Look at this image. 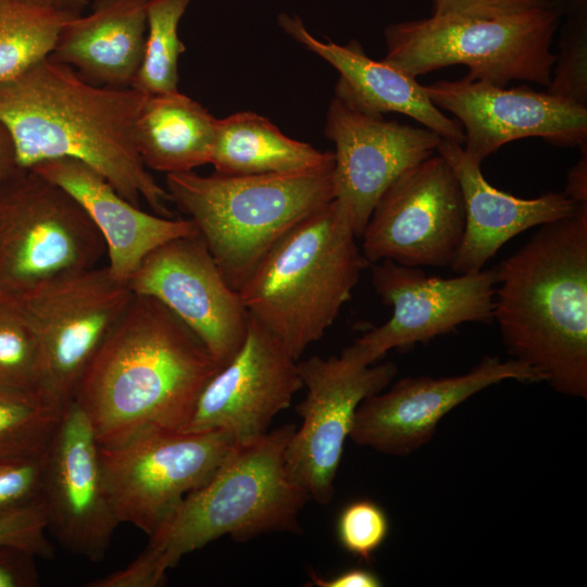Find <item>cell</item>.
Here are the masks:
<instances>
[{"mask_svg":"<svg viewBox=\"0 0 587 587\" xmlns=\"http://www.w3.org/2000/svg\"><path fill=\"white\" fill-rule=\"evenodd\" d=\"M220 370L196 334L157 299L136 295L85 371L73 401L100 447L184 430Z\"/></svg>","mask_w":587,"mask_h":587,"instance_id":"obj_1","label":"cell"},{"mask_svg":"<svg viewBox=\"0 0 587 587\" xmlns=\"http://www.w3.org/2000/svg\"><path fill=\"white\" fill-rule=\"evenodd\" d=\"M147 93L99 86L51 57L0 82V122L13 139L20 168L59 158L99 172L126 200L142 198L154 214L173 217L170 197L141 162L133 127Z\"/></svg>","mask_w":587,"mask_h":587,"instance_id":"obj_2","label":"cell"},{"mask_svg":"<svg viewBox=\"0 0 587 587\" xmlns=\"http://www.w3.org/2000/svg\"><path fill=\"white\" fill-rule=\"evenodd\" d=\"M492 320L512 359L587 398V203L546 223L495 267Z\"/></svg>","mask_w":587,"mask_h":587,"instance_id":"obj_3","label":"cell"},{"mask_svg":"<svg viewBox=\"0 0 587 587\" xmlns=\"http://www.w3.org/2000/svg\"><path fill=\"white\" fill-rule=\"evenodd\" d=\"M296 427L285 424L237 444L215 473L148 536L133 562L87 586L157 587L184 555L223 536L246 541L274 532L300 533L299 514L310 498L285 464Z\"/></svg>","mask_w":587,"mask_h":587,"instance_id":"obj_4","label":"cell"},{"mask_svg":"<svg viewBox=\"0 0 587 587\" xmlns=\"http://www.w3.org/2000/svg\"><path fill=\"white\" fill-rule=\"evenodd\" d=\"M357 238L332 200L290 228L238 290L296 360L333 325L370 265Z\"/></svg>","mask_w":587,"mask_h":587,"instance_id":"obj_5","label":"cell"},{"mask_svg":"<svg viewBox=\"0 0 587 587\" xmlns=\"http://www.w3.org/2000/svg\"><path fill=\"white\" fill-rule=\"evenodd\" d=\"M334 166L265 175L166 174V191L195 224L228 285L239 290L297 223L334 200Z\"/></svg>","mask_w":587,"mask_h":587,"instance_id":"obj_6","label":"cell"},{"mask_svg":"<svg viewBox=\"0 0 587 587\" xmlns=\"http://www.w3.org/2000/svg\"><path fill=\"white\" fill-rule=\"evenodd\" d=\"M564 10L558 5L492 18L433 14L384 30L385 62L413 76L465 65L464 78L505 87L511 80L548 86L555 60L553 37Z\"/></svg>","mask_w":587,"mask_h":587,"instance_id":"obj_7","label":"cell"},{"mask_svg":"<svg viewBox=\"0 0 587 587\" xmlns=\"http://www.w3.org/2000/svg\"><path fill=\"white\" fill-rule=\"evenodd\" d=\"M103 238L59 185L20 168L0 192V297L20 300L98 266Z\"/></svg>","mask_w":587,"mask_h":587,"instance_id":"obj_8","label":"cell"},{"mask_svg":"<svg viewBox=\"0 0 587 587\" xmlns=\"http://www.w3.org/2000/svg\"><path fill=\"white\" fill-rule=\"evenodd\" d=\"M237 442L222 429L153 430L100 447L108 497L118 522L150 536L220 467Z\"/></svg>","mask_w":587,"mask_h":587,"instance_id":"obj_9","label":"cell"},{"mask_svg":"<svg viewBox=\"0 0 587 587\" xmlns=\"http://www.w3.org/2000/svg\"><path fill=\"white\" fill-rule=\"evenodd\" d=\"M133 291L108 266L50 283L15 302L32 325L42 353L43 391L65 408ZM9 300V299H8Z\"/></svg>","mask_w":587,"mask_h":587,"instance_id":"obj_10","label":"cell"},{"mask_svg":"<svg viewBox=\"0 0 587 587\" xmlns=\"http://www.w3.org/2000/svg\"><path fill=\"white\" fill-rule=\"evenodd\" d=\"M371 282L392 315L342 350L340 355L359 365L374 364L391 349L426 342L461 324L492 320L495 268L441 278L382 260L372 264Z\"/></svg>","mask_w":587,"mask_h":587,"instance_id":"obj_11","label":"cell"},{"mask_svg":"<svg viewBox=\"0 0 587 587\" xmlns=\"http://www.w3.org/2000/svg\"><path fill=\"white\" fill-rule=\"evenodd\" d=\"M464 228L459 182L447 161L433 154L382 195L360 237L362 253L370 264L392 260L412 267H450Z\"/></svg>","mask_w":587,"mask_h":587,"instance_id":"obj_12","label":"cell"},{"mask_svg":"<svg viewBox=\"0 0 587 587\" xmlns=\"http://www.w3.org/2000/svg\"><path fill=\"white\" fill-rule=\"evenodd\" d=\"M298 369L307 394L296 407L302 422L287 444L285 464L310 499L327 504L359 404L385 390L398 367L390 361L363 366L342 355H313Z\"/></svg>","mask_w":587,"mask_h":587,"instance_id":"obj_13","label":"cell"},{"mask_svg":"<svg viewBox=\"0 0 587 587\" xmlns=\"http://www.w3.org/2000/svg\"><path fill=\"white\" fill-rule=\"evenodd\" d=\"M127 285L134 294L157 299L180 319L220 369L241 348L250 314L199 234L157 247Z\"/></svg>","mask_w":587,"mask_h":587,"instance_id":"obj_14","label":"cell"},{"mask_svg":"<svg viewBox=\"0 0 587 587\" xmlns=\"http://www.w3.org/2000/svg\"><path fill=\"white\" fill-rule=\"evenodd\" d=\"M48 532L67 550L101 561L118 524L105 488L100 446L74 402L62 413L46 451L40 499Z\"/></svg>","mask_w":587,"mask_h":587,"instance_id":"obj_15","label":"cell"},{"mask_svg":"<svg viewBox=\"0 0 587 587\" xmlns=\"http://www.w3.org/2000/svg\"><path fill=\"white\" fill-rule=\"evenodd\" d=\"M425 88L437 108L458 117L463 148L478 163L521 138L537 137L555 147L587 145V108L548 92L464 77Z\"/></svg>","mask_w":587,"mask_h":587,"instance_id":"obj_16","label":"cell"},{"mask_svg":"<svg viewBox=\"0 0 587 587\" xmlns=\"http://www.w3.org/2000/svg\"><path fill=\"white\" fill-rule=\"evenodd\" d=\"M302 387L298 360L250 315L241 348L205 384L184 430L222 429L237 444L254 440Z\"/></svg>","mask_w":587,"mask_h":587,"instance_id":"obj_17","label":"cell"},{"mask_svg":"<svg viewBox=\"0 0 587 587\" xmlns=\"http://www.w3.org/2000/svg\"><path fill=\"white\" fill-rule=\"evenodd\" d=\"M324 133L335 145L334 200L358 238L386 189L433 155L441 141L428 128L365 115L336 97L329 103Z\"/></svg>","mask_w":587,"mask_h":587,"instance_id":"obj_18","label":"cell"},{"mask_svg":"<svg viewBox=\"0 0 587 587\" xmlns=\"http://www.w3.org/2000/svg\"><path fill=\"white\" fill-rule=\"evenodd\" d=\"M541 383L542 376L514 359L485 357L469 372L434 378L404 377L358 407L349 437L382 453L407 455L428 442L440 420L475 394L503 380Z\"/></svg>","mask_w":587,"mask_h":587,"instance_id":"obj_19","label":"cell"},{"mask_svg":"<svg viewBox=\"0 0 587 587\" xmlns=\"http://www.w3.org/2000/svg\"><path fill=\"white\" fill-rule=\"evenodd\" d=\"M280 28L305 49L329 63L338 73L335 97L348 108L373 117L389 112L410 116L444 139L463 145L459 121L447 117L413 77L384 60L371 59L362 46L351 40L339 45L314 37L297 15L282 13Z\"/></svg>","mask_w":587,"mask_h":587,"instance_id":"obj_20","label":"cell"},{"mask_svg":"<svg viewBox=\"0 0 587 587\" xmlns=\"http://www.w3.org/2000/svg\"><path fill=\"white\" fill-rule=\"evenodd\" d=\"M29 170L59 185L79 202L103 238L109 271L123 283L127 284L141 261L160 245L198 234L188 217H164L142 211L82 161L51 159Z\"/></svg>","mask_w":587,"mask_h":587,"instance_id":"obj_21","label":"cell"},{"mask_svg":"<svg viewBox=\"0 0 587 587\" xmlns=\"http://www.w3.org/2000/svg\"><path fill=\"white\" fill-rule=\"evenodd\" d=\"M437 152L453 171L464 202V235L450 265L457 274L483 270L511 238L569 216L578 204L564 192L522 199L500 191L485 179L480 163L459 142L441 138Z\"/></svg>","mask_w":587,"mask_h":587,"instance_id":"obj_22","label":"cell"},{"mask_svg":"<svg viewBox=\"0 0 587 587\" xmlns=\"http://www.w3.org/2000/svg\"><path fill=\"white\" fill-rule=\"evenodd\" d=\"M149 1L93 0L89 14L65 22L50 57L91 84L132 87L145 54Z\"/></svg>","mask_w":587,"mask_h":587,"instance_id":"obj_23","label":"cell"},{"mask_svg":"<svg viewBox=\"0 0 587 587\" xmlns=\"http://www.w3.org/2000/svg\"><path fill=\"white\" fill-rule=\"evenodd\" d=\"M217 118L180 93L146 95L133 127L135 149L148 170L166 174L210 164Z\"/></svg>","mask_w":587,"mask_h":587,"instance_id":"obj_24","label":"cell"},{"mask_svg":"<svg viewBox=\"0 0 587 587\" xmlns=\"http://www.w3.org/2000/svg\"><path fill=\"white\" fill-rule=\"evenodd\" d=\"M334 152L283 134L250 111L217 118L210 164L222 175L305 173L333 167Z\"/></svg>","mask_w":587,"mask_h":587,"instance_id":"obj_25","label":"cell"},{"mask_svg":"<svg viewBox=\"0 0 587 587\" xmlns=\"http://www.w3.org/2000/svg\"><path fill=\"white\" fill-rule=\"evenodd\" d=\"M73 16L18 0H0V82L50 57L63 25Z\"/></svg>","mask_w":587,"mask_h":587,"instance_id":"obj_26","label":"cell"},{"mask_svg":"<svg viewBox=\"0 0 587 587\" xmlns=\"http://www.w3.org/2000/svg\"><path fill=\"white\" fill-rule=\"evenodd\" d=\"M63 410L41 391L0 387V461L45 452Z\"/></svg>","mask_w":587,"mask_h":587,"instance_id":"obj_27","label":"cell"},{"mask_svg":"<svg viewBox=\"0 0 587 587\" xmlns=\"http://www.w3.org/2000/svg\"><path fill=\"white\" fill-rule=\"evenodd\" d=\"M191 1H149L145 54L133 88L148 95L178 90V60L186 50L178 26Z\"/></svg>","mask_w":587,"mask_h":587,"instance_id":"obj_28","label":"cell"},{"mask_svg":"<svg viewBox=\"0 0 587 587\" xmlns=\"http://www.w3.org/2000/svg\"><path fill=\"white\" fill-rule=\"evenodd\" d=\"M38 338L18 305L0 297V387L43 391Z\"/></svg>","mask_w":587,"mask_h":587,"instance_id":"obj_29","label":"cell"},{"mask_svg":"<svg viewBox=\"0 0 587 587\" xmlns=\"http://www.w3.org/2000/svg\"><path fill=\"white\" fill-rule=\"evenodd\" d=\"M564 12L547 92L587 108V0H573Z\"/></svg>","mask_w":587,"mask_h":587,"instance_id":"obj_30","label":"cell"},{"mask_svg":"<svg viewBox=\"0 0 587 587\" xmlns=\"http://www.w3.org/2000/svg\"><path fill=\"white\" fill-rule=\"evenodd\" d=\"M389 533V520L384 509L367 499L355 500L342 508L336 523L340 546L363 561L385 542Z\"/></svg>","mask_w":587,"mask_h":587,"instance_id":"obj_31","label":"cell"},{"mask_svg":"<svg viewBox=\"0 0 587 587\" xmlns=\"http://www.w3.org/2000/svg\"><path fill=\"white\" fill-rule=\"evenodd\" d=\"M46 451L0 461V515L40 502Z\"/></svg>","mask_w":587,"mask_h":587,"instance_id":"obj_32","label":"cell"},{"mask_svg":"<svg viewBox=\"0 0 587 587\" xmlns=\"http://www.w3.org/2000/svg\"><path fill=\"white\" fill-rule=\"evenodd\" d=\"M48 527L41 502L0 515V545H10L49 559L54 547L47 536Z\"/></svg>","mask_w":587,"mask_h":587,"instance_id":"obj_33","label":"cell"},{"mask_svg":"<svg viewBox=\"0 0 587 587\" xmlns=\"http://www.w3.org/2000/svg\"><path fill=\"white\" fill-rule=\"evenodd\" d=\"M433 14L463 15L483 18L525 12L541 5L544 0H432Z\"/></svg>","mask_w":587,"mask_h":587,"instance_id":"obj_34","label":"cell"},{"mask_svg":"<svg viewBox=\"0 0 587 587\" xmlns=\"http://www.w3.org/2000/svg\"><path fill=\"white\" fill-rule=\"evenodd\" d=\"M32 552L0 545V587H37L39 572Z\"/></svg>","mask_w":587,"mask_h":587,"instance_id":"obj_35","label":"cell"},{"mask_svg":"<svg viewBox=\"0 0 587 587\" xmlns=\"http://www.w3.org/2000/svg\"><path fill=\"white\" fill-rule=\"evenodd\" d=\"M310 582L317 587H379L383 585L376 573L363 567L348 569L328 578L311 572Z\"/></svg>","mask_w":587,"mask_h":587,"instance_id":"obj_36","label":"cell"},{"mask_svg":"<svg viewBox=\"0 0 587 587\" xmlns=\"http://www.w3.org/2000/svg\"><path fill=\"white\" fill-rule=\"evenodd\" d=\"M580 149L582 155L569 171L563 192L576 203H587V145Z\"/></svg>","mask_w":587,"mask_h":587,"instance_id":"obj_37","label":"cell"},{"mask_svg":"<svg viewBox=\"0 0 587 587\" xmlns=\"http://www.w3.org/2000/svg\"><path fill=\"white\" fill-rule=\"evenodd\" d=\"M18 170L13 139L8 128L0 122V192Z\"/></svg>","mask_w":587,"mask_h":587,"instance_id":"obj_38","label":"cell"},{"mask_svg":"<svg viewBox=\"0 0 587 587\" xmlns=\"http://www.w3.org/2000/svg\"><path fill=\"white\" fill-rule=\"evenodd\" d=\"M24 3L38 7L41 9L78 15L82 14L88 5L89 0H18Z\"/></svg>","mask_w":587,"mask_h":587,"instance_id":"obj_39","label":"cell"},{"mask_svg":"<svg viewBox=\"0 0 587 587\" xmlns=\"http://www.w3.org/2000/svg\"><path fill=\"white\" fill-rule=\"evenodd\" d=\"M573 0H544L547 4L561 7L563 10L570 4Z\"/></svg>","mask_w":587,"mask_h":587,"instance_id":"obj_40","label":"cell"}]
</instances>
